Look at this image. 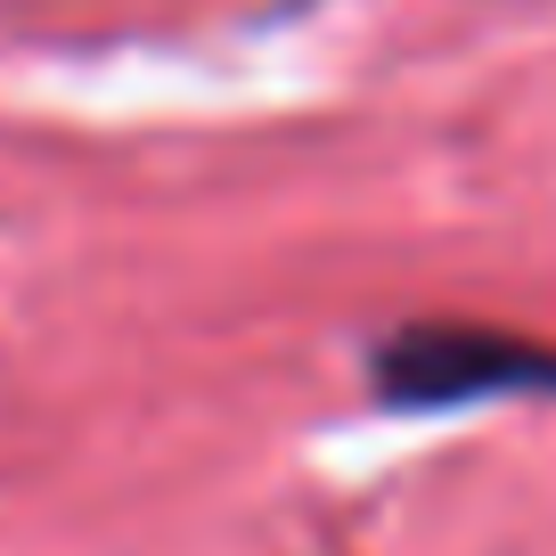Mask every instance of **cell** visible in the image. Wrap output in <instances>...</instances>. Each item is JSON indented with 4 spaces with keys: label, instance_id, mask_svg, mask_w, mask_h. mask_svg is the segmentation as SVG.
Instances as JSON below:
<instances>
[{
    "label": "cell",
    "instance_id": "6da1fadb",
    "mask_svg": "<svg viewBox=\"0 0 556 556\" xmlns=\"http://www.w3.org/2000/svg\"><path fill=\"white\" fill-rule=\"evenodd\" d=\"M556 384V344L483 319H417L377 344V401L384 409H467L491 393H548Z\"/></svg>",
    "mask_w": 556,
    "mask_h": 556
}]
</instances>
